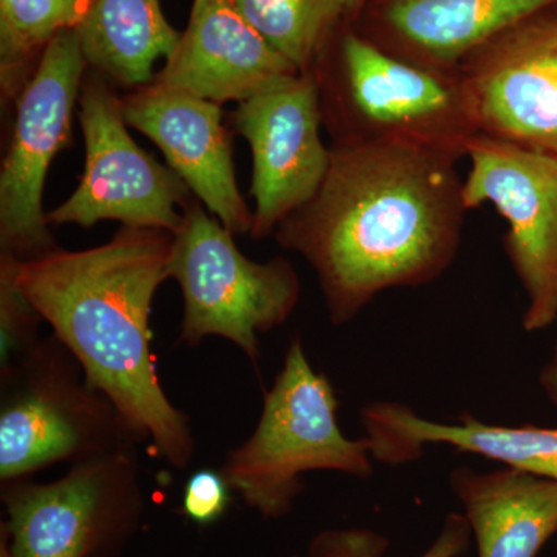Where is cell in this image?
Masks as SVG:
<instances>
[{"label": "cell", "mask_w": 557, "mask_h": 557, "mask_svg": "<svg viewBox=\"0 0 557 557\" xmlns=\"http://www.w3.org/2000/svg\"><path fill=\"white\" fill-rule=\"evenodd\" d=\"M457 163L416 146L332 143L318 193L274 231L317 273L332 324L453 265L469 211Z\"/></svg>", "instance_id": "1"}, {"label": "cell", "mask_w": 557, "mask_h": 557, "mask_svg": "<svg viewBox=\"0 0 557 557\" xmlns=\"http://www.w3.org/2000/svg\"><path fill=\"white\" fill-rule=\"evenodd\" d=\"M172 233L123 226L101 247L57 248L33 259L2 256L53 335L72 351L87 383L119 409L143 443L171 467L196 453L189 420L164 394L150 351V311L170 277Z\"/></svg>", "instance_id": "2"}, {"label": "cell", "mask_w": 557, "mask_h": 557, "mask_svg": "<svg viewBox=\"0 0 557 557\" xmlns=\"http://www.w3.org/2000/svg\"><path fill=\"white\" fill-rule=\"evenodd\" d=\"M313 73L333 143L416 146L460 161L479 134L460 69L413 64L346 32L336 61H318Z\"/></svg>", "instance_id": "3"}, {"label": "cell", "mask_w": 557, "mask_h": 557, "mask_svg": "<svg viewBox=\"0 0 557 557\" xmlns=\"http://www.w3.org/2000/svg\"><path fill=\"white\" fill-rule=\"evenodd\" d=\"M338 398L324 373L311 368L299 336L289 344L284 368L263 397L258 428L226 454L220 474L233 493L263 519H281L304 491L300 475L335 471L354 478L373 474L368 438L341 431Z\"/></svg>", "instance_id": "4"}, {"label": "cell", "mask_w": 557, "mask_h": 557, "mask_svg": "<svg viewBox=\"0 0 557 557\" xmlns=\"http://www.w3.org/2000/svg\"><path fill=\"white\" fill-rule=\"evenodd\" d=\"M0 482L141 445L57 336L0 370Z\"/></svg>", "instance_id": "5"}, {"label": "cell", "mask_w": 557, "mask_h": 557, "mask_svg": "<svg viewBox=\"0 0 557 557\" xmlns=\"http://www.w3.org/2000/svg\"><path fill=\"white\" fill-rule=\"evenodd\" d=\"M170 277L185 300L178 343L197 347L209 336L236 344L249 361L260 357L259 335L284 324L300 298V282L284 258L255 262L234 234L190 201L172 234Z\"/></svg>", "instance_id": "6"}, {"label": "cell", "mask_w": 557, "mask_h": 557, "mask_svg": "<svg viewBox=\"0 0 557 557\" xmlns=\"http://www.w3.org/2000/svg\"><path fill=\"white\" fill-rule=\"evenodd\" d=\"M13 557H116L145 512L137 448L72 465L50 483L2 482Z\"/></svg>", "instance_id": "7"}, {"label": "cell", "mask_w": 557, "mask_h": 557, "mask_svg": "<svg viewBox=\"0 0 557 557\" xmlns=\"http://www.w3.org/2000/svg\"><path fill=\"white\" fill-rule=\"evenodd\" d=\"M84 57L75 28L44 49L16 101V123L0 172L2 256L25 260L57 249L42 208L51 161L67 145L83 87Z\"/></svg>", "instance_id": "8"}, {"label": "cell", "mask_w": 557, "mask_h": 557, "mask_svg": "<svg viewBox=\"0 0 557 557\" xmlns=\"http://www.w3.org/2000/svg\"><path fill=\"white\" fill-rule=\"evenodd\" d=\"M86 168L78 188L47 220L53 225L89 226L116 220L123 226L174 234L190 203L189 188L171 168L139 148L127 132L123 102L100 79L79 94Z\"/></svg>", "instance_id": "9"}, {"label": "cell", "mask_w": 557, "mask_h": 557, "mask_svg": "<svg viewBox=\"0 0 557 557\" xmlns=\"http://www.w3.org/2000/svg\"><path fill=\"white\" fill-rule=\"evenodd\" d=\"M463 180L468 209L490 203L508 222L505 252L527 295L528 333L557 322V159L478 134Z\"/></svg>", "instance_id": "10"}, {"label": "cell", "mask_w": 557, "mask_h": 557, "mask_svg": "<svg viewBox=\"0 0 557 557\" xmlns=\"http://www.w3.org/2000/svg\"><path fill=\"white\" fill-rule=\"evenodd\" d=\"M460 73L479 134L557 159V7L472 51Z\"/></svg>", "instance_id": "11"}, {"label": "cell", "mask_w": 557, "mask_h": 557, "mask_svg": "<svg viewBox=\"0 0 557 557\" xmlns=\"http://www.w3.org/2000/svg\"><path fill=\"white\" fill-rule=\"evenodd\" d=\"M321 98L313 72L299 73L274 89L239 102L234 126L252 156L251 236H270L309 203L324 182L330 146L321 138Z\"/></svg>", "instance_id": "12"}, {"label": "cell", "mask_w": 557, "mask_h": 557, "mask_svg": "<svg viewBox=\"0 0 557 557\" xmlns=\"http://www.w3.org/2000/svg\"><path fill=\"white\" fill-rule=\"evenodd\" d=\"M123 102L127 126L159 146L197 200L233 234H251L252 211L237 188L218 102L150 83Z\"/></svg>", "instance_id": "13"}, {"label": "cell", "mask_w": 557, "mask_h": 557, "mask_svg": "<svg viewBox=\"0 0 557 557\" xmlns=\"http://www.w3.org/2000/svg\"><path fill=\"white\" fill-rule=\"evenodd\" d=\"M231 0H194L189 24L156 83L218 102H244L299 75Z\"/></svg>", "instance_id": "14"}, {"label": "cell", "mask_w": 557, "mask_h": 557, "mask_svg": "<svg viewBox=\"0 0 557 557\" xmlns=\"http://www.w3.org/2000/svg\"><path fill=\"white\" fill-rule=\"evenodd\" d=\"M369 33L381 49L424 67L458 70L491 39L557 7V0H366Z\"/></svg>", "instance_id": "15"}, {"label": "cell", "mask_w": 557, "mask_h": 557, "mask_svg": "<svg viewBox=\"0 0 557 557\" xmlns=\"http://www.w3.org/2000/svg\"><path fill=\"white\" fill-rule=\"evenodd\" d=\"M361 420L370 454L380 463L398 467L418 460L424 446L448 445L557 482V428L487 424L468 412L454 423H438L392 401L366 406Z\"/></svg>", "instance_id": "16"}, {"label": "cell", "mask_w": 557, "mask_h": 557, "mask_svg": "<svg viewBox=\"0 0 557 557\" xmlns=\"http://www.w3.org/2000/svg\"><path fill=\"white\" fill-rule=\"evenodd\" d=\"M450 487L465 509L479 557H537L557 534V482L505 467L453 469Z\"/></svg>", "instance_id": "17"}, {"label": "cell", "mask_w": 557, "mask_h": 557, "mask_svg": "<svg viewBox=\"0 0 557 557\" xmlns=\"http://www.w3.org/2000/svg\"><path fill=\"white\" fill-rule=\"evenodd\" d=\"M75 32L87 64L138 89L156 79L153 65L168 60L180 39L160 0H87Z\"/></svg>", "instance_id": "18"}, {"label": "cell", "mask_w": 557, "mask_h": 557, "mask_svg": "<svg viewBox=\"0 0 557 557\" xmlns=\"http://www.w3.org/2000/svg\"><path fill=\"white\" fill-rule=\"evenodd\" d=\"M240 16L300 73L313 72L344 16L339 0H231Z\"/></svg>", "instance_id": "19"}, {"label": "cell", "mask_w": 557, "mask_h": 557, "mask_svg": "<svg viewBox=\"0 0 557 557\" xmlns=\"http://www.w3.org/2000/svg\"><path fill=\"white\" fill-rule=\"evenodd\" d=\"M87 0H0L2 87L9 97L27 84L24 64L54 36L79 24Z\"/></svg>", "instance_id": "20"}, {"label": "cell", "mask_w": 557, "mask_h": 557, "mask_svg": "<svg viewBox=\"0 0 557 557\" xmlns=\"http://www.w3.org/2000/svg\"><path fill=\"white\" fill-rule=\"evenodd\" d=\"M471 527L465 515L450 512L443 522L434 544L420 557H458L471 544ZM388 541L366 528H344L318 533L309 545V557H383Z\"/></svg>", "instance_id": "21"}, {"label": "cell", "mask_w": 557, "mask_h": 557, "mask_svg": "<svg viewBox=\"0 0 557 557\" xmlns=\"http://www.w3.org/2000/svg\"><path fill=\"white\" fill-rule=\"evenodd\" d=\"M42 321L13 278L0 271V370L9 369L39 343L38 329Z\"/></svg>", "instance_id": "22"}, {"label": "cell", "mask_w": 557, "mask_h": 557, "mask_svg": "<svg viewBox=\"0 0 557 557\" xmlns=\"http://www.w3.org/2000/svg\"><path fill=\"white\" fill-rule=\"evenodd\" d=\"M231 487L220 472L200 469L183 487L182 512L200 527L218 522L231 502Z\"/></svg>", "instance_id": "23"}, {"label": "cell", "mask_w": 557, "mask_h": 557, "mask_svg": "<svg viewBox=\"0 0 557 557\" xmlns=\"http://www.w3.org/2000/svg\"><path fill=\"white\" fill-rule=\"evenodd\" d=\"M539 384H541L542 391L545 392L549 401L557 408V344L553 348L552 358L541 370Z\"/></svg>", "instance_id": "24"}, {"label": "cell", "mask_w": 557, "mask_h": 557, "mask_svg": "<svg viewBox=\"0 0 557 557\" xmlns=\"http://www.w3.org/2000/svg\"><path fill=\"white\" fill-rule=\"evenodd\" d=\"M343 5L344 13H359L362 7H364L366 0H339Z\"/></svg>", "instance_id": "25"}, {"label": "cell", "mask_w": 557, "mask_h": 557, "mask_svg": "<svg viewBox=\"0 0 557 557\" xmlns=\"http://www.w3.org/2000/svg\"><path fill=\"white\" fill-rule=\"evenodd\" d=\"M0 557H13L9 545V537H7L5 531L0 530Z\"/></svg>", "instance_id": "26"}]
</instances>
